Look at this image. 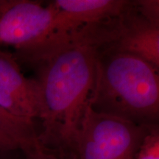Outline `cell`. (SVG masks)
Listing matches in <instances>:
<instances>
[{
	"instance_id": "cell-10",
	"label": "cell",
	"mask_w": 159,
	"mask_h": 159,
	"mask_svg": "<svg viewBox=\"0 0 159 159\" xmlns=\"http://www.w3.org/2000/svg\"><path fill=\"white\" fill-rule=\"evenodd\" d=\"M135 4L145 19L153 25L159 26L158 0H137Z\"/></svg>"
},
{
	"instance_id": "cell-11",
	"label": "cell",
	"mask_w": 159,
	"mask_h": 159,
	"mask_svg": "<svg viewBox=\"0 0 159 159\" xmlns=\"http://www.w3.org/2000/svg\"><path fill=\"white\" fill-rule=\"evenodd\" d=\"M25 159H78L77 156L60 154L44 148L40 143L24 152Z\"/></svg>"
},
{
	"instance_id": "cell-6",
	"label": "cell",
	"mask_w": 159,
	"mask_h": 159,
	"mask_svg": "<svg viewBox=\"0 0 159 159\" xmlns=\"http://www.w3.org/2000/svg\"><path fill=\"white\" fill-rule=\"evenodd\" d=\"M57 12L54 30L47 40L59 44L71 33L85 25L118 17L128 5L126 0H55Z\"/></svg>"
},
{
	"instance_id": "cell-1",
	"label": "cell",
	"mask_w": 159,
	"mask_h": 159,
	"mask_svg": "<svg viewBox=\"0 0 159 159\" xmlns=\"http://www.w3.org/2000/svg\"><path fill=\"white\" fill-rule=\"evenodd\" d=\"M114 38L108 21L85 25L28 63L36 68L42 93L39 142L44 148L77 156L75 139L94 87L99 51Z\"/></svg>"
},
{
	"instance_id": "cell-7",
	"label": "cell",
	"mask_w": 159,
	"mask_h": 159,
	"mask_svg": "<svg viewBox=\"0 0 159 159\" xmlns=\"http://www.w3.org/2000/svg\"><path fill=\"white\" fill-rule=\"evenodd\" d=\"M120 25L119 36L105 46L113 50L136 55L158 69L159 26L144 19L135 1H129L120 16Z\"/></svg>"
},
{
	"instance_id": "cell-3",
	"label": "cell",
	"mask_w": 159,
	"mask_h": 159,
	"mask_svg": "<svg viewBox=\"0 0 159 159\" xmlns=\"http://www.w3.org/2000/svg\"><path fill=\"white\" fill-rule=\"evenodd\" d=\"M152 128L97 113L88 105L75 139V152L78 159H134Z\"/></svg>"
},
{
	"instance_id": "cell-5",
	"label": "cell",
	"mask_w": 159,
	"mask_h": 159,
	"mask_svg": "<svg viewBox=\"0 0 159 159\" xmlns=\"http://www.w3.org/2000/svg\"><path fill=\"white\" fill-rule=\"evenodd\" d=\"M0 106L14 116L41 120L43 105L36 79L26 77L16 57L0 49Z\"/></svg>"
},
{
	"instance_id": "cell-8",
	"label": "cell",
	"mask_w": 159,
	"mask_h": 159,
	"mask_svg": "<svg viewBox=\"0 0 159 159\" xmlns=\"http://www.w3.org/2000/svg\"><path fill=\"white\" fill-rule=\"evenodd\" d=\"M0 130L13 139L23 152L39 142L34 121L14 116L1 106Z\"/></svg>"
},
{
	"instance_id": "cell-4",
	"label": "cell",
	"mask_w": 159,
	"mask_h": 159,
	"mask_svg": "<svg viewBox=\"0 0 159 159\" xmlns=\"http://www.w3.org/2000/svg\"><path fill=\"white\" fill-rule=\"evenodd\" d=\"M57 9L32 0H0V45L23 54L39 47L54 30Z\"/></svg>"
},
{
	"instance_id": "cell-9",
	"label": "cell",
	"mask_w": 159,
	"mask_h": 159,
	"mask_svg": "<svg viewBox=\"0 0 159 159\" xmlns=\"http://www.w3.org/2000/svg\"><path fill=\"white\" fill-rule=\"evenodd\" d=\"M134 159H159L158 126L152 128L147 135Z\"/></svg>"
},
{
	"instance_id": "cell-12",
	"label": "cell",
	"mask_w": 159,
	"mask_h": 159,
	"mask_svg": "<svg viewBox=\"0 0 159 159\" xmlns=\"http://www.w3.org/2000/svg\"><path fill=\"white\" fill-rule=\"evenodd\" d=\"M19 149L18 144L13 139L0 130V152H9Z\"/></svg>"
},
{
	"instance_id": "cell-2",
	"label": "cell",
	"mask_w": 159,
	"mask_h": 159,
	"mask_svg": "<svg viewBox=\"0 0 159 159\" xmlns=\"http://www.w3.org/2000/svg\"><path fill=\"white\" fill-rule=\"evenodd\" d=\"M89 105L99 114L141 126H158V69L136 55L103 46Z\"/></svg>"
}]
</instances>
